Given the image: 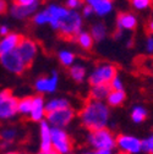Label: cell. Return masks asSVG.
<instances>
[{
	"label": "cell",
	"instance_id": "cell-1",
	"mask_svg": "<svg viewBox=\"0 0 153 154\" xmlns=\"http://www.w3.org/2000/svg\"><path fill=\"white\" fill-rule=\"evenodd\" d=\"M110 109L105 102L89 99L80 111V120L85 128L93 131L107 127Z\"/></svg>",
	"mask_w": 153,
	"mask_h": 154
},
{
	"label": "cell",
	"instance_id": "cell-2",
	"mask_svg": "<svg viewBox=\"0 0 153 154\" xmlns=\"http://www.w3.org/2000/svg\"><path fill=\"white\" fill-rule=\"evenodd\" d=\"M82 15L79 14L76 10L70 9L69 14L60 21L59 26V33L63 38L67 41H75L76 35L82 31Z\"/></svg>",
	"mask_w": 153,
	"mask_h": 154
},
{
	"label": "cell",
	"instance_id": "cell-3",
	"mask_svg": "<svg viewBox=\"0 0 153 154\" xmlns=\"http://www.w3.org/2000/svg\"><path fill=\"white\" fill-rule=\"evenodd\" d=\"M88 143L95 150L98 149H114L117 147V137L107 127L93 130L88 134Z\"/></svg>",
	"mask_w": 153,
	"mask_h": 154
},
{
	"label": "cell",
	"instance_id": "cell-4",
	"mask_svg": "<svg viewBox=\"0 0 153 154\" xmlns=\"http://www.w3.org/2000/svg\"><path fill=\"white\" fill-rule=\"evenodd\" d=\"M117 75H118V69L115 65L109 64V63H104V64L98 65L91 72L88 82L91 86L109 83Z\"/></svg>",
	"mask_w": 153,
	"mask_h": 154
},
{
	"label": "cell",
	"instance_id": "cell-5",
	"mask_svg": "<svg viewBox=\"0 0 153 154\" xmlns=\"http://www.w3.org/2000/svg\"><path fill=\"white\" fill-rule=\"evenodd\" d=\"M18 99L9 89L0 91V120H10L17 114Z\"/></svg>",
	"mask_w": 153,
	"mask_h": 154
},
{
	"label": "cell",
	"instance_id": "cell-6",
	"mask_svg": "<svg viewBox=\"0 0 153 154\" xmlns=\"http://www.w3.org/2000/svg\"><path fill=\"white\" fill-rule=\"evenodd\" d=\"M0 64L4 66L5 70L15 75H22L27 69V65L16 49L0 55Z\"/></svg>",
	"mask_w": 153,
	"mask_h": 154
},
{
	"label": "cell",
	"instance_id": "cell-7",
	"mask_svg": "<svg viewBox=\"0 0 153 154\" xmlns=\"http://www.w3.org/2000/svg\"><path fill=\"white\" fill-rule=\"evenodd\" d=\"M52 147L60 154H67L71 152L72 142L64 128L52 126Z\"/></svg>",
	"mask_w": 153,
	"mask_h": 154
},
{
	"label": "cell",
	"instance_id": "cell-8",
	"mask_svg": "<svg viewBox=\"0 0 153 154\" xmlns=\"http://www.w3.org/2000/svg\"><path fill=\"white\" fill-rule=\"evenodd\" d=\"M73 116H75V111L70 106H66V108H63V109H58V110L47 112V115H45L47 121L49 122L50 126H53V127H61V128L67 126L72 121Z\"/></svg>",
	"mask_w": 153,
	"mask_h": 154
},
{
	"label": "cell",
	"instance_id": "cell-9",
	"mask_svg": "<svg viewBox=\"0 0 153 154\" xmlns=\"http://www.w3.org/2000/svg\"><path fill=\"white\" fill-rule=\"evenodd\" d=\"M16 50L18 51V54L21 55L25 64L28 67V66L32 65V63L34 61L36 56H37L38 45L33 39H31V38L22 37L20 43H18V45H17V48H16Z\"/></svg>",
	"mask_w": 153,
	"mask_h": 154
},
{
	"label": "cell",
	"instance_id": "cell-10",
	"mask_svg": "<svg viewBox=\"0 0 153 154\" xmlns=\"http://www.w3.org/2000/svg\"><path fill=\"white\" fill-rule=\"evenodd\" d=\"M117 147L126 154H140L142 152L141 140L130 134H119L117 137Z\"/></svg>",
	"mask_w": 153,
	"mask_h": 154
},
{
	"label": "cell",
	"instance_id": "cell-11",
	"mask_svg": "<svg viewBox=\"0 0 153 154\" xmlns=\"http://www.w3.org/2000/svg\"><path fill=\"white\" fill-rule=\"evenodd\" d=\"M58 83H59V75L56 71H52V75L48 77H39L34 82V89L41 93V94H45V93H54L58 88Z\"/></svg>",
	"mask_w": 153,
	"mask_h": 154
},
{
	"label": "cell",
	"instance_id": "cell-12",
	"mask_svg": "<svg viewBox=\"0 0 153 154\" xmlns=\"http://www.w3.org/2000/svg\"><path fill=\"white\" fill-rule=\"evenodd\" d=\"M47 10H48L49 16H50L49 26L53 29L58 31L59 26H60V21L69 14L70 9H67L66 6H63V5H58V4H50L47 6Z\"/></svg>",
	"mask_w": 153,
	"mask_h": 154
},
{
	"label": "cell",
	"instance_id": "cell-13",
	"mask_svg": "<svg viewBox=\"0 0 153 154\" xmlns=\"http://www.w3.org/2000/svg\"><path fill=\"white\" fill-rule=\"evenodd\" d=\"M41 5V0H38L32 5H18V4H12L10 12L14 18H17V20H25V18L34 15Z\"/></svg>",
	"mask_w": 153,
	"mask_h": 154
},
{
	"label": "cell",
	"instance_id": "cell-14",
	"mask_svg": "<svg viewBox=\"0 0 153 154\" xmlns=\"http://www.w3.org/2000/svg\"><path fill=\"white\" fill-rule=\"evenodd\" d=\"M47 115L45 111V102L42 95H34L32 97V109L30 114V119L34 122H41L44 120Z\"/></svg>",
	"mask_w": 153,
	"mask_h": 154
},
{
	"label": "cell",
	"instance_id": "cell-15",
	"mask_svg": "<svg viewBox=\"0 0 153 154\" xmlns=\"http://www.w3.org/2000/svg\"><path fill=\"white\" fill-rule=\"evenodd\" d=\"M137 27V17L131 12H120L117 17V28L121 31H132Z\"/></svg>",
	"mask_w": 153,
	"mask_h": 154
},
{
	"label": "cell",
	"instance_id": "cell-16",
	"mask_svg": "<svg viewBox=\"0 0 153 154\" xmlns=\"http://www.w3.org/2000/svg\"><path fill=\"white\" fill-rule=\"evenodd\" d=\"M22 35H20L18 33L15 32H10L9 34L4 35L2 39H0V55H3L5 53H9L11 50H15L20 43Z\"/></svg>",
	"mask_w": 153,
	"mask_h": 154
},
{
	"label": "cell",
	"instance_id": "cell-17",
	"mask_svg": "<svg viewBox=\"0 0 153 154\" xmlns=\"http://www.w3.org/2000/svg\"><path fill=\"white\" fill-rule=\"evenodd\" d=\"M85 4L93 8L94 14L103 17L113 11V0H83Z\"/></svg>",
	"mask_w": 153,
	"mask_h": 154
},
{
	"label": "cell",
	"instance_id": "cell-18",
	"mask_svg": "<svg viewBox=\"0 0 153 154\" xmlns=\"http://www.w3.org/2000/svg\"><path fill=\"white\" fill-rule=\"evenodd\" d=\"M39 134H41V150L52 149V126L48 121L42 120L39 122Z\"/></svg>",
	"mask_w": 153,
	"mask_h": 154
},
{
	"label": "cell",
	"instance_id": "cell-19",
	"mask_svg": "<svg viewBox=\"0 0 153 154\" xmlns=\"http://www.w3.org/2000/svg\"><path fill=\"white\" fill-rule=\"evenodd\" d=\"M111 88L109 86V83H103V85H95L92 86L91 92H89V97L91 99L94 100H101V102H105L108 98V94L110 93Z\"/></svg>",
	"mask_w": 153,
	"mask_h": 154
},
{
	"label": "cell",
	"instance_id": "cell-20",
	"mask_svg": "<svg viewBox=\"0 0 153 154\" xmlns=\"http://www.w3.org/2000/svg\"><path fill=\"white\" fill-rule=\"evenodd\" d=\"M125 98L126 94L124 89H111L105 102L109 106H120L125 102Z\"/></svg>",
	"mask_w": 153,
	"mask_h": 154
},
{
	"label": "cell",
	"instance_id": "cell-21",
	"mask_svg": "<svg viewBox=\"0 0 153 154\" xmlns=\"http://www.w3.org/2000/svg\"><path fill=\"white\" fill-rule=\"evenodd\" d=\"M75 41L83 50H91L92 47H93V43H94V39H93V37L91 35V33L89 32H85V31H81L77 35H76Z\"/></svg>",
	"mask_w": 153,
	"mask_h": 154
},
{
	"label": "cell",
	"instance_id": "cell-22",
	"mask_svg": "<svg viewBox=\"0 0 153 154\" xmlns=\"http://www.w3.org/2000/svg\"><path fill=\"white\" fill-rule=\"evenodd\" d=\"M70 76L75 82H83L86 79V67L81 64H72L70 66Z\"/></svg>",
	"mask_w": 153,
	"mask_h": 154
},
{
	"label": "cell",
	"instance_id": "cell-23",
	"mask_svg": "<svg viewBox=\"0 0 153 154\" xmlns=\"http://www.w3.org/2000/svg\"><path fill=\"white\" fill-rule=\"evenodd\" d=\"M91 35L93 37L94 42H102L107 37V27L103 22H97L91 27Z\"/></svg>",
	"mask_w": 153,
	"mask_h": 154
},
{
	"label": "cell",
	"instance_id": "cell-24",
	"mask_svg": "<svg viewBox=\"0 0 153 154\" xmlns=\"http://www.w3.org/2000/svg\"><path fill=\"white\" fill-rule=\"evenodd\" d=\"M66 106H70V103H69L67 99H65V98H54V99L49 100L48 103H45V111L50 112V111L63 109V108H66Z\"/></svg>",
	"mask_w": 153,
	"mask_h": 154
},
{
	"label": "cell",
	"instance_id": "cell-25",
	"mask_svg": "<svg viewBox=\"0 0 153 154\" xmlns=\"http://www.w3.org/2000/svg\"><path fill=\"white\" fill-rule=\"evenodd\" d=\"M31 109H32V97H25L22 99H18L17 112H20L23 116H30Z\"/></svg>",
	"mask_w": 153,
	"mask_h": 154
},
{
	"label": "cell",
	"instance_id": "cell-26",
	"mask_svg": "<svg viewBox=\"0 0 153 154\" xmlns=\"http://www.w3.org/2000/svg\"><path fill=\"white\" fill-rule=\"evenodd\" d=\"M147 118V110L141 106V105H136L133 106L132 111H131V119L135 124H141L146 120Z\"/></svg>",
	"mask_w": 153,
	"mask_h": 154
},
{
	"label": "cell",
	"instance_id": "cell-27",
	"mask_svg": "<svg viewBox=\"0 0 153 154\" xmlns=\"http://www.w3.org/2000/svg\"><path fill=\"white\" fill-rule=\"evenodd\" d=\"M33 23L37 25V26H44V25H49V21H50V16H49V12L47 9L39 11V12H36L33 15Z\"/></svg>",
	"mask_w": 153,
	"mask_h": 154
},
{
	"label": "cell",
	"instance_id": "cell-28",
	"mask_svg": "<svg viewBox=\"0 0 153 154\" xmlns=\"http://www.w3.org/2000/svg\"><path fill=\"white\" fill-rule=\"evenodd\" d=\"M58 57L59 61L66 67H70L75 63V54L70 50H60L58 53Z\"/></svg>",
	"mask_w": 153,
	"mask_h": 154
},
{
	"label": "cell",
	"instance_id": "cell-29",
	"mask_svg": "<svg viewBox=\"0 0 153 154\" xmlns=\"http://www.w3.org/2000/svg\"><path fill=\"white\" fill-rule=\"evenodd\" d=\"M17 136V131L15 128H4L2 132H0V140H2L4 143L6 144H10Z\"/></svg>",
	"mask_w": 153,
	"mask_h": 154
},
{
	"label": "cell",
	"instance_id": "cell-30",
	"mask_svg": "<svg viewBox=\"0 0 153 154\" xmlns=\"http://www.w3.org/2000/svg\"><path fill=\"white\" fill-rule=\"evenodd\" d=\"M130 3L135 10L143 11V10H147L152 6L153 0H130Z\"/></svg>",
	"mask_w": 153,
	"mask_h": 154
},
{
	"label": "cell",
	"instance_id": "cell-31",
	"mask_svg": "<svg viewBox=\"0 0 153 154\" xmlns=\"http://www.w3.org/2000/svg\"><path fill=\"white\" fill-rule=\"evenodd\" d=\"M141 142H142V152L147 154H153V134L142 140Z\"/></svg>",
	"mask_w": 153,
	"mask_h": 154
},
{
	"label": "cell",
	"instance_id": "cell-32",
	"mask_svg": "<svg viewBox=\"0 0 153 154\" xmlns=\"http://www.w3.org/2000/svg\"><path fill=\"white\" fill-rule=\"evenodd\" d=\"M83 0H66L65 2V6L67 9H72V10H76V9H80L83 6Z\"/></svg>",
	"mask_w": 153,
	"mask_h": 154
},
{
	"label": "cell",
	"instance_id": "cell-33",
	"mask_svg": "<svg viewBox=\"0 0 153 154\" xmlns=\"http://www.w3.org/2000/svg\"><path fill=\"white\" fill-rule=\"evenodd\" d=\"M109 86L111 89H124V83H123V80L117 75L114 79L109 82Z\"/></svg>",
	"mask_w": 153,
	"mask_h": 154
},
{
	"label": "cell",
	"instance_id": "cell-34",
	"mask_svg": "<svg viewBox=\"0 0 153 154\" xmlns=\"http://www.w3.org/2000/svg\"><path fill=\"white\" fill-rule=\"evenodd\" d=\"M145 49L148 54H153V34H149L146 38V42H145Z\"/></svg>",
	"mask_w": 153,
	"mask_h": 154
},
{
	"label": "cell",
	"instance_id": "cell-35",
	"mask_svg": "<svg viewBox=\"0 0 153 154\" xmlns=\"http://www.w3.org/2000/svg\"><path fill=\"white\" fill-rule=\"evenodd\" d=\"M93 14H94L93 8H92V6H89L88 4H86V5H83V6H82V16H83V17L88 18V17H91Z\"/></svg>",
	"mask_w": 153,
	"mask_h": 154
},
{
	"label": "cell",
	"instance_id": "cell-36",
	"mask_svg": "<svg viewBox=\"0 0 153 154\" xmlns=\"http://www.w3.org/2000/svg\"><path fill=\"white\" fill-rule=\"evenodd\" d=\"M36 2H38V0H14V3L18 5H32Z\"/></svg>",
	"mask_w": 153,
	"mask_h": 154
},
{
	"label": "cell",
	"instance_id": "cell-37",
	"mask_svg": "<svg viewBox=\"0 0 153 154\" xmlns=\"http://www.w3.org/2000/svg\"><path fill=\"white\" fill-rule=\"evenodd\" d=\"M8 11V4L5 0H0V15H4Z\"/></svg>",
	"mask_w": 153,
	"mask_h": 154
},
{
	"label": "cell",
	"instance_id": "cell-38",
	"mask_svg": "<svg viewBox=\"0 0 153 154\" xmlns=\"http://www.w3.org/2000/svg\"><path fill=\"white\" fill-rule=\"evenodd\" d=\"M9 33H10V29H9V27H8L6 25L0 26V35L4 37V35H6V34H9Z\"/></svg>",
	"mask_w": 153,
	"mask_h": 154
},
{
	"label": "cell",
	"instance_id": "cell-39",
	"mask_svg": "<svg viewBox=\"0 0 153 154\" xmlns=\"http://www.w3.org/2000/svg\"><path fill=\"white\" fill-rule=\"evenodd\" d=\"M123 34H124V31H121V29H118V28H117V31L114 32L113 37H114V39H120V38L123 37Z\"/></svg>",
	"mask_w": 153,
	"mask_h": 154
},
{
	"label": "cell",
	"instance_id": "cell-40",
	"mask_svg": "<svg viewBox=\"0 0 153 154\" xmlns=\"http://www.w3.org/2000/svg\"><path fill=\"white\" fill-rule=\"evenodd\" d=\"M37 154H60V153L52 148V149H48V150H41L39 153H37Z\"/></svg>",
	"mask_w": 153,
	"mask_h": 154
},
{
	"label": "cell",
	"instance_id": "cell-41",
	"mask_svg": "<svg viewBox=\"0 0 153 154\" xmlns=\"http://www.w3.org/2000/svg\"><path fill=\"white\" fill-rule=\"evenodd\" d=\"M95 152H97V154H114L113 149H98Z\"/></svg>",
	"mask_w": 153,
	"mask_h": 154
},
{
	"label": "cell",
	"instance_id": "cell-42",
	"mask_svg": "<svg viewBox=\"0 0 153 154\" xmlns=\"http://www.w3.org/2000/svg\"><path fill=\"white\" fill-rule=\"evenodd\" d=\"M147 28H148V32H149L151 34H153V20H152V21H149V23H148Z\"/></svg>",
	"mask_w": 153,
	"mask_h": 154
},
{
	"label": "cell",
	"instance_id": "cell-43",
	"mask_svg": "<svg viewBox=\"0 0 153 154\" xmlns=\"http://www.w3.org/2000/svg\"><path fill=\"white\" fill-rule=\"evenodd\" d=\"M5 154H25V153H18V152H9V153H5Z\"/></svg>",
	"mask_w": 153,
	"mask_h": 154
},
{
	"label": "cell",
	"instance_id": "cell-44",
	"mask_svg": "<svg viewBox=\"0 0 153 154\" xmlns=\"http://www.w3.org/2000/svg\"><path fill=\"white\" fill-rule=\"evenodd\" d=\"M83 154H97V152H86Z\"/></svg>",
	"mask_w": 153,
	"mask_h": 154
},
{
	"label": "cell",
	"instance_id": "cell-45",
	"mask_svg": "<svg viewBox=\"0 0 153 154\" xmlns=\"http://www.w3.org/2000/svg\"><path fill=\"white\" fill-rule=\"evenodd\" d=\"M118 154H126V153H123V152H120V153H118Z\"/></svg>",
	"mask_w": 153,
	"mask_h": 154
},
{
	"label": "cell",
	"instance_id": "cell-46",
	"mask_svg": "<svg viewBox=\"0 0 153 154\" xmlns=\"http://www.w3.org/2000/svg\"><path fill=\"white\" fill-rule=\"evenodd\" d=\"M67 154H71V152H70V153H67Z\"/></svg>",
	"mask_w": 153,
	"mask_h": 154
}]
</instances>
